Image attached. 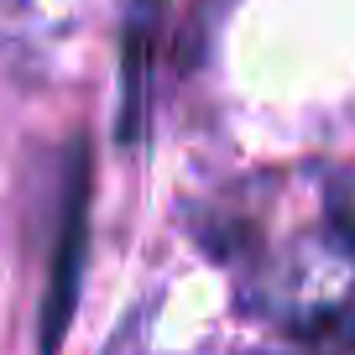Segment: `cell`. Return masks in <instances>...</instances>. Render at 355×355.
I'll use <instances>...</instances> for the list:
<instances>
[{
  "label": "cell",
  "mask_w": 355,
  "mask_h": 355,
  "mask_svg": "<svg viewBox=\"0 0 355 355\" xmlns=\"http://www.w3.org/2000/svg\"><path fill=\"white\" fill-rule=\"evenodd\" d=\"M89 193H94L89 146L73 141L63 157V209H58V241H53V261H47L42 319H37L42 324V355L63 350L78 309V277H84V256H89Z\"/></svg>",
  "instance_id": "cell-1"
},
{
  "label": "cell",
  "mask_w": 355,
  "mask_h": 355,
  "mask_svg": "<svg viewBox=\"0 0 355 355\" xmlns=\"http://www.w3.org/2000/svg\"><path fill=\"white\" fill-rule=\"evenodd\" d=\"M157 16L162 0H136L125 21V100H121V141H141L146 110H152V47H157Z\"/></svg>",
  "instance_id": "cell-2"
}]
</instances>
